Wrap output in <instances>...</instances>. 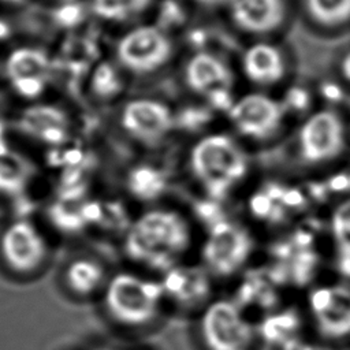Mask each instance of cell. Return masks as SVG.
<instances>
[{
	"instance_id": "cell-4",
	"label": "cell",
	"mask_w": 350,
	"mask_h": 350,
	"mask_svg": "<svg viewBox=\"0 0 350 350\" xmlns=\"http://www.w3.org/2000/svg\"><path fill=\"white\" fill-rule=\"evenodd\" d=\"M202 350H252L256 325L232 298H212L200 312L196 325Z\"/></svg>"
},
{
	"instance_id": "cell-11",
	"label": "cell",
	"mask_w": 350,
	"mask_h": 350,
	"mask_svg": "<svg viewBox=\"0 0 350 350\" xmlns=\"http://www.w3.org/2000/svg\"><path fill=\"white\" fill-rule=\"evenodd\" d=\"M4 72L11 89L19 97L36 100L48 88L52 75V62L42 49L21 46L8 53Z\"/></svg>"
},
{
	"instance_id": "cell-7",
	"label": "cell",
	"mask_w": 350,
	"mask_h": 350,
	"mask_svg": "<svg viewBox=\"0 0 350 350\" xmlns=\"http://www.w3.org/2000/svg\"><path fill=\"white\" fill-rule=\"evenodd\" d=\"M309 320L325 342L350 339V286L324 283L309 290L306 298Z\"/></svg>"
},
{
	"instance_id": "cell-1",
	"label": "cell",
	"mask_w": 350,
	"mask_h": 350,
	"mask_svg": "<svg viewBox=\"0 0 350 350\" xmlns=\"http://www.w3.org/2000/svg\"><path fill=\"white\" fill-rule=\"evenodd\" d=\"M193 243V221L185 212L167 205H150L127 226L122 249L135 269L161 275L183 262Z\"/></svg>"
},
{
	"instance_id": "cell-20",
	"label": "cell",
	"mask_w": 350,
	"mask_h": 350,
	"mask_svg": "<svg viewBox=\"0 0 350 350\" xmlns=\"http://www.w3.org/2000/svg\"><path fill=\"white\" fill-rule=\"evenodd\" d=\"M299 317L293 310L286 312H273L268 314L257 329V336H261L267 347L278 346L280 347L287 340L298 336L299 329Z\"/></svg>"
},
{
	"instance_id": "cell-27",
	"label": "cell",
	"mask_w": 350,
	"mask_h": 350,
	"mask_svg": "<svg viewBox=\"0 0 350 350\" xmlns=\"http://www.w3.org/2000/svg\"><path fill=\"white\" fill-rule=\"evenodd\" d=\"M252 350H272V349L267 347V346H261V347H253Z\"/></svg>"
},
{
	"instance_id": "cell-16",
	"label": "cell",
	"mask_w": 350,
	"mask_h": 350,
	"mask_svg": "<svg viewBox=\"0 0 350 350\" xmlns=\"http://www.w3.org/2000/svg\"><path fill=\"white\" fill-rule=\"evenodd\" d=\"M228 10L235 25L250 33H268L284 19L283 0H228Z\"/></svg>"
},
{
	"instance_id": "cell-8",
	"label": "cell",
	"mask_w": 350,
	"mask_h": 350,
	"mask_svg": "<svg viewBox=\"0 0 350 350\" xmlns=\"http://www.w3.org/2000/svg\"><path fill=\"white\" fill-rule=\"evenodd\" d=\"M345 149V129L338 113L324 109L310 115L298 133V153L308 165L335 160Z\"/></svg>"
},
{
	"instance_id": "cell-17",
	"label": "cell",
	"mask_w": 350,
	"mask_h": 350,
	"mask_svg": "<svg viewBox=\"0 0 350 350\" xmlns=\"http://www.w3.org/2000/svg\"><path fill=\"white\" fill-rule=\"evenodd\" d=\"M68 124L63 109L48 104L31 105L19 118L22 131L45 144L63 142L68 134Z\"/></svg>"
},
{
	"instance_id": "cell-10",
	"label": "cell",
	"mask_w": 350,
	"mask_h": 350,
	"mask_svg": "<svg viewBox=\"0 0 350 350\" xmlns=\"http://www.w3.org/2000/svg\"><path fill=\"white\" fill-rule=\"evenodd\" d=\"M165 304L198 312L212 299V276L201 264L185 261L159 275Z\"/></svg>"
},
{
	"instance_id": "cell-23",
	"label": "cell",
	"mask_w": 350,
	"mask_h": 350,
	"mask_svg": "<svg viewBox=\"0 0 350 350\" xmlns=\"http://www.w3.org/2000/svg\"><path fill=\"white\" fill-rule=\"evenodd\" d=\"M331 231L339 256L350 258V200L335 208L331 217Z\"/></svg>"
},
{
	"instance_id": "cell-26",
	"label": "cell",
	"mask_w": 350,
	"mask_h": 350,
	"mask_svg": "<svg viewBox=\"0 0 350 350\" xmlns=\"http://www.w3.org/2000/svg\"><path fill=\"white\" fill-rule=\"evenodd\" d=\"M26 0H0L1 4H5V5H19V4H23Z\"/></svg>"
},
{
	"instance_id": "cell-18",
	"label": "cell",
	"mask_w": 350,
	"mask_h": 350,
	"mask_svg": "<svg viewBox=\"0 0 350 350\" xmlns=\"http://www.w3.org/2000/svg\"><path fill=\"white\" fill-rule=\"evenodd\" d=\"M242 67L250 81L261 85L280 81L286 71L283 55L276 46L267 42L247 48L242 57Z\"/></svg>"
},
{
	"instance_id": "cell-13",
	"label": "cell",
	"mask_w": 350,
	"mask_h": 350,
	"mask_svg": "<svg viewBox=\"0 0 350 350\" xmlns=\"http://www.w3.org/2000/svg\"><path fill=\"white\" fill-rule=\"evenodd\" d=\"M122 129L133 139L152 145L164 139L174 126L167 105L152 98H135L124 104L120 112Z\"/></svg>"
},
{
	"instance_id": "cell-5",
	"label": "cell",
	"mask_w": 350,
	"mask_h": 350,
	"mask_svg": "<svg viewBox=\"0 0 350 350\" xmlns=\"http://www.w3.org/2000/svg\"><path fill=\"white\" fill-rule=\"evenodd\" d=\"M254 249L253 232L243 223L224 217L208 227L200 246V264L213 279H230L243 271Z\"/></svg>"
},
{
	"instance_id": "cell-15",
	"label": "cell",
	"mask_w": 350,
	"mask_h": 350,
	"mask_svg": "<svg viewBox=\"0 0 350 350\" xmlns=\"http://www.w3.org/2000/svg\"><path fill=\"white\" fill-rule=\"evenodd\" d=\"M111 273L97 257H72L63 268L62 282L68 294L78 299L100 297Z\"/></svg>"
},
{
	"instance_id": "cell-22",
	"label": "cell",
	"mask_w": 350,
	"mask_h": 350,
	"mask_svg": "<svg viewBox=\"0 0 350 350\" xmlns=\"http://www.w3.org/2000/svg\"><path fill=\"white\" fill-rule=\"evenodd\" d=\"M306 8L321 25L336 26L350 19V0H306Z\"/></svg>"
},
{
	"instance_id": "cell-25",
	"label": "cell",
	"mask_w": 350,
	"mask_h": 350,
	"mask_svg": "<svg viewBox=\"0 0 350 350\" xmlns=\"http://www.w3.org/2000/svg\"><path fill=\"white\" fill-rule=\"evenodd\" d=\"M279 349L280 350H317L313 343L308 342L306 339L301 338L299 335L293 338V339H290V340H287Z\"/></svg>"
},
{
	"instance_id": "cell-14",
	"label": "cell",
	"mask_w": 350,
	"mask_h": 350,
	"mask_svg": "<svg viewBox=\"0 0 350 350\" xmlns=\"http://www.w3.org/2000/svg\"><path fill=\"white\" fill-rule=\"evenodd\" d=\"M186 82L190 89L209 100H227L231 86L232 74L230 68L215 55L197 53L186 64Z\"/></svg>"
},
{
	"instance_id": "cell-19",
	"label": "cell",
	"mask_w": 350,
	"mask_h": 350,
	"mask_svg": "<svg viewBox=\"0 0 350 350\" xmlns=\"http://www.w3.org/2000/svg\"><path fill=\"white\" fill-rule=\"evenodd\" d=\"M168 175L152 164L134 165L126 176V187L130 196L150 205L168 191Z\"/></svg>"
},
{
	"instance_id": "cell-28",
	"label": "cell",
	"mask_w": 350,
	"mask_h": 350,
	"mask_svg": "<svg viewBox=\"0 0 350 350\" xmlns=\"http://www.w3.org/2000/svg\"><path fill=\"white\" fill-rule=\"evenodd\" d=\"M346 67H350V59H347V62H346ZM347 71V74L350 75V70H346Z\"/></svg>"
},
{
	"instance_id": "cell-6",
	"label": "cell",
	"mask_w": 350,
	"mask_h": 350,
	"mask_svg": "<svg viewBox=\"0 0 350 350\" xmlns=\"http://www.w3.org/2000/svg\"><path fill=\"white\" fill-rule=\"evenodd\" d=\"M51 257V243L44 230L33 220L18 217L0 230V261L14 276L37 275Z\"/></svg>"
},
{
	"instance_id": "cell-3",
	"label": "cell",
	"mask_w": 350,
	"mask_h": 350,
	"mask_svg": "<svg viewBox=\"0 0 350 350\" xmlns=\"http://www.w3.org/2000/svg\"><path fill=\"white\" fill-rule=\"evenodd\" d=\"M187 165L202 194L216 202L228 198L243 183L250 168L243 148L220 133L200 138L189 152Z\"/></svg>"
},
{
	"instance_id": "cell-29",
	"label": "cell",
	"mask_w": 350,
	"mask_h": 350,
	"mask_svg": "<svg viewBox=\"0 0 350 350\" xmlns=\"http://www.w3.org/2000/svg\"><path fill=\"white\" fill-rule=\"evenodd\" d=\"M130 350H138V349H130Z\"/></svg>"
},
{
	"instance_id": "cell-2",
	"label": "cell",
	"mask_w": 350,
	"mask_h": 350,
	"mask_svg": "<svg viewBox=\"0 0 350 350\" xmlns=\"http://www.w3.org/2000/svg\"><path fill=\"white\" fill-rule=\"evenodd\" d=\"M98 298L109 321L129 331L152 327L165 308L160 280L139 269L111 273Z\"/></svg>"
},
{
	"instance_id": "cell-21",
	"label": "cell",
	"mask_w": 350,
	"mask_h": 350,
	"mask_svg": "<svg viewBox=\"0 0 350 350\" xmlns=\"http://www.w3.org/2000/svg\"><path fill=\"white\" fill-rule=\"evenodd\" d=\"M152 0H90L96 16L107 22H126L142 14Z\"/></svg>"
},
{
	"instance_id": "cell-9",
	"label": "cell",
	"mask_w": 350,
	"mask_h": 350,
	"mask_svg": "<svg viewBox=\"0 0 350 350\" xmlns=\"http://www.w3.org/2000/svg\"><path fill=\"white\" fill-rule=\"evenodd\" d=\"M171 55L168 37L156 26H137L116 45V57L123 68L134 74H148L160 68Z\"/></svg>"
},
{
	"instance_id": "cell-12",
	"label": "cell",
	"mask_w": 350,
	"mask_h": 350,
	"mask_svg": "<svg viewBox=\"0 0 350 350\" xmlns=\"http://www.w3.org/2000/svg\"><path fill=\"white\" fill-rule=\"evenodd\" d=\"M232 126L250 139L262 141L272 137L280 127L283 112L273 98L252 93L237 100L230 108Z\"/></svg>"
},
{
	"instance_id": "cell-24",
	"label": "cell",
	"mask_w": 350,
	"mask_h": 350,
	"mask_svg": "<svg viewBox=\"0 0 350 350\" xmlns=\"http://www.w3.org/2000/svg\"><path fill=\"white\" fill-rule=\"evenodd\" d=\"M122 88L120 77L109 64H100L92 77V90L97 97L112 98L115 97Z\"/></svg>"
}]
</instances>
